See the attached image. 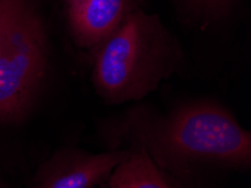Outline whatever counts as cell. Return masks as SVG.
I'll return each instance as SVG.
<instances>
[{
	"mask_svg": "<svg viewBox=\"0 0 251 188\" xmlns=\"http://www.w3.org/2000/svg\"><path fill=\"white\" fill-rule=\"evenodd\" d=\"M113 126V135L142 144L158 166L182 186L201 167H251L250 132L215 103L187 104L163 116L134 107Z\"/></svg>",
	"mask_w": 251,
	"mask_h": 188,
	"instance_id": "1",
	"label": "cell"
},
{
	"mask_svg": "<svg viewBox=\"0 0 251 188\" xmlns=\"http://www.w3.org/2000/svg\"><path fill=\"white\" fill-rule=\"evenodd\" d=\"M93 49V83L107 105L141 101L185 64L181 47L157 15L139 9Z\"/></svg>",
	"mask_w": 251,
	"mask_h": 188,
	"instance_id": "2",
	"label": "cell"
},
{
	"mask_svg": "<svg viewBox=\"0 0 251 188\" xmlns=\"http://www.w3.org/2000/svg\"><path fill=\"white\" fill-rule=\"evenodd\" d=\"M47 68L41 18L24 0L0 37V120L20 118L28 108Z\"/></svg>",
	"mask_w": 251,
	"mask_h": 188,
	"instance_id": "3",
	"label": "cell"
},
{
	"mask_svg": "<svg viewBox=\"0 0 251 188\" xmlns=\"http://www.w3.org/2000/svg\"><path fill=\"white\" fill-rule=\"evenodd\" d=\"M126 149L101 153L64 150L45 163L37 175V186L47 188H90L101 184L126 155Z\"/></svg>",
	"mask_w": 251,
	"mask_h": 188,
	"instance_id": "4",
	"label": "cell"
},
{
	"mask_svg": "<svg viewBox=\"0 0 251 188\" xmlns=\"http://www.w3.org/2000/svg\"><path fill=\"white\" fill-rule=\"evenodd\" d=\"M68 10L77 43L93 49L119 27L133 8L130 0H68Z\"/></svg>",
	"mask_w": 251,
	"mask_h": 188,
	"instance_id": "5",
	"label": "cell"
},
{
	"mask_svg": "<svg viewBox=\"0 0 251 188\" xmlns=\"http://www.w3.org/2000/svg\"><path fill=\"white\" fill-rule=\"evenodd\" d=\"M126 155L104 184L109 188H179V180L161 169L139 142H130Z\"/></svg>",
	"mask_w": 251,
	"mask_h": 188,
	"instance_id": "6",
	"label": "cell"
},
{
	"mask_svg": "<svg viewBox=\"0 0 251 188\" xmlns=\"http://www.w3.org/2000/svg\"><path fill=\"white\" fill-rule=\"evenodd\" d=\"M197 5L201 7H204L206 9L211 10H218L220 8H223L230 0H194Z\"/></svg>",
	"mask_w": 251,
	"mask_h": 188,
	"instance_id": "7",
	"label": "cell"
}]
</instances>
